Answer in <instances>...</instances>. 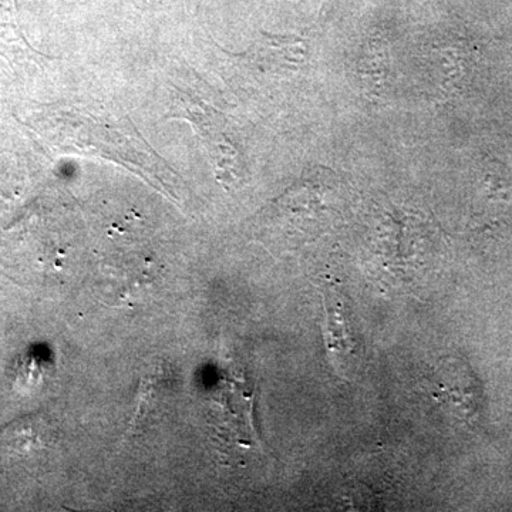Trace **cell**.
Segmentation results:
<instances>
[{"label": "cell", "mask_w": 512, "mask_h": 512, "mask_svg": "<svg viewBox=\"0 0 512 512\" xmlns=\"http://www.w3.org/2000/svg\"><path fill=\"white\" fill-rule=\"evenodd\" d=\"M325 305V340L335 366L346 367L353 362L356 353L355 338L346 319L345 303L329 289L323 299Z\"/></svg>", "instance_id": "2"}, {"label": "cell", "mask_w": 512, "mask_h": 512, "mask_svg": "<svg viewBox=\"0 0 512 512\" xmlns=\"http://www.w3.org/2000/svg\"><path fill=\"white\" fill-rule=\"evenodd\" d=\"M366 79H370V87L376 90L380 84H383L384 74H386V53L380 50L379 46L370 47L369 55L365 57Z\"/></svg>", "instance_id": "4"}, {"label": "cell", "mask_w": 512, "mask_h": 512, "mask_svg": "<svg viewBox=\"0 0 512 512\" xmlns=\"http://www.w3.org/2000/svg\"><path fill=\"white\" fill-rule=\"evenodd\" d=\"M49 426L39 414L16 420L0 431V450L10 454H32L46 446Z\"/></svg>", "instance_id": "3"}, {"label": "cell", "mask_w": 512, "mask_h": 512, "mask_svg": "<svg viewBox=\"0 0 512 512\" xmlns=\"http://www.w3.org/2000/svg\"><path fill=\"white\" fill-rule=\"evenodd\" d=\"M433 399L458 419L473 423L483 412V390L480 380L463 357L448 356L441 360L429 377Z\"/></svg>", "instance_id": "1"}]
</instances>
